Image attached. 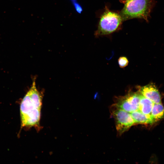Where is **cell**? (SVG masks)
I'll return each mask as SVG.
<instances>
[{
	"label": "cell",
	"instance_id": "9",
	"mask_svg": "<svg viewBox=\"0 0 164 164\" xmlns=\"http://www.w3.org/2000/svg\"><path fill=\"white\" fill-rule=\"evenodd\" d=\"M151 115L154 121L162 118L164 117V107L160 103H154Z\"/></svg>",
	"mask_w": 164,
	"mask_h": 164
},
{
	"label": "cell",
	"instance_id": "10",
	"mask_svg": "<svg viewBox=\"0 0 164 164\" xmlns=\"http://www.w3.org/2000/svg\"><path fill=\"white\" fill-rule=\"evenodd\" d=\"M118 62L119 67L121 68H124L126 67L129 62L127 58L125 56L120 57L119 58Z\"/></svg>",
	"mask_w": 164,
	"mask_h": 164
},
{
	"label": "cell",
	"instance_id": "2",
	"mask_svg": "<svg viewBox=\"0 0 164 164\" xmlns=\"http://www.w3.org/2000/svg\"><path fill=\"white\" fill-rule=\"evenodd\" d=\"M153 5L152 0H132L125 3L119 14L123 21L140 18L148 21Z\"/></svg>",
	"mask_w": 164,
	"mask_h": 164
},
{
	"label": "cell",
	"instance_id": "4",
	"mask_svg": "<svg viewBox=\"0 0 164 164\" xmlns=\"http://www.w3.org/2000/svg\"><path fill=\"white\" fill-rule=\"evenodd\" d=\"M110 110L119 133L122 134L135 125L130 113L122 109L115 104L112 105Z\"/></svg>",
	"mask_w": 164,
	"mask_h": 164
},
{
	"label": "cell",
	"instance_id": "7",
	"mask_svg": "<svg viewBox=\"0 0 164 164\" xmlns=\"http://www.w3.org/2000/svg\"><path fill=\"white\" fill-rule=\"evenodd\" d=\"M154 104L153 102L141 94L138 110L146 115L152 117L151 113Z\"/></svg>",
	"mask_w": 164,
	"mask_h": 164
},
{
	"label": "cell",
	"instance_id": "12",
	"mask_svg": "<svg viewBox=\"0 0 164 164\" xmlns=\"http://www.w3.org/2000/svg\"><path fill=\"white\" fill-rule=\"evenodd\" d=\"M131 0H125V1L124 2V3H125V2H129V1H131Z\"/></svg>",
	"mask_w": 164,
	"mask_h": 164
},
{
	"label": "cell",
	"instance_id": "8",
	"mask_svg": "<svg viewBox=\"0 0 164 164\" xmlns=\"http://www.w3.org/2000/svg\"><path fill=\"white\" fill-rule=\"evenodd\" d=\"M115 104L122 109L129 113L136 111L126 95L117 98Z\"/></svg>",
	"mask_w": 164,
	"mask_h": 164
},
{
	"label": "cell",
	"instance_id": "11",
	"mask_svg": "<svg viewBox=\"0 0 164 164\" xmlns=\"http://www.w3.org/2000/svg\"><path fill=\"white\" fill-rule=\"evenodd\" d=\"M74 5L76 10L79 13H81L82 11V8L81 6L78 4L76 3Z\"/></svg>",
	"mask_w": 164,
	"mask_h": 164
},
{
	"label": "cell",
	"instance_id": "6",
	"mask_svg": "<svg viewBox=\"0 0 164 164\" xmlns=\"http://www.w3.org/2000/svg\"><path fill=\"white\" fill-rule=\"evenodd\" d=\"M130 113L135 124H152L154 122L152 117L146 115L139 110Z\"/></svg>",
	"mask_w": 164,
	"mask_h": 164
},
{
	"label": "cell",
	"instance_id": "5",
	"mask_svg": "<svg viewBox=\"0 0 164 164\" xmlns=\"http://www.w3.org/2000/svg\"><path fill=\"white\" fill-rule=\"evenodd\" d=\"M145 97L150 100L154 103L161 102L160 93L156 86L153 84H149L141 87L139 91Z\"/></svg>",
	"mask_w": 164,
	"mask_h": 164
},
{
	"label": "cell",
	"instance_id": "1",
	"mask_svg": "<svg viewBox=\"0 0 164 164\" xmlns=\"http://www.w3.org/2000/svg\"><path fill=\"white\" fill-rule=\"evenodd\" d=\"M35 80L34 77L30 88L21 104L20 112L22 127L40 128L43 95L37 88Z\"/></svg>",
	"mask_w": 164,
	"mask_h": 164
},
{
	"label": "cell",
	"instance_id": "3",
	"mask_svg": "<svg viewBox=\"0 0 164 164\" xmlns=\"http://www.w3.org/2000/svg\"><path fill=\"white\" fill-rule=\"evenodd\" d=\"M122 21L120 14L106 8L101 17L95 35H106L115 32L120 27Z\"/></svg>",
	"mask_w": 164,
	"mask_h": 164
}]
</instances>
